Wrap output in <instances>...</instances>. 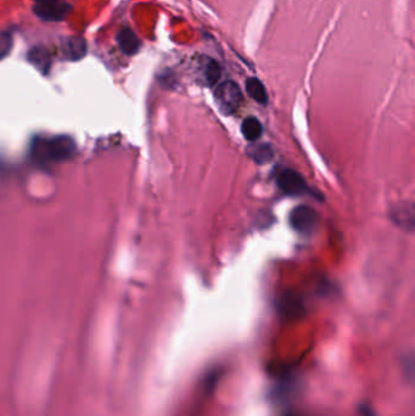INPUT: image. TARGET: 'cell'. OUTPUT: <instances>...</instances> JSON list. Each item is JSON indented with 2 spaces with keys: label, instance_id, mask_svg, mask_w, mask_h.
Segmentation results:
<instances>
[{
  "label": "cell",
  "instance_id": "6da1fadb",
  "mask_svg": "<svg viewBox=\"0 0 415 416\" xmlns=\"http://www.w3.org/2000/svg\"><path fill=\"white\" fill-rule=\"evenodd\" d=\"M77 151L74 139L66 135L37 137L30 146V160L40 167H48L69 160Z\"/></svg>",
  "mask_w": 415,
  "mask_h": 416
},
{
  "label": "cell",
  "instance_id": "7a4b0ae2",
  "mask_svg": "<svg viewBox=\"0 0 415 416\" xmlns=\"http://www.w3.org/2000/svg\"><path fill=\"white\" fill-rule=\"evenodd\" d=\"M215 99L222 112L229 115L240 108L242 93L237 83L233 81H225L217 87Z\"/></svg>",
  "mask_w": 415,
  "mask_h": 416
},
{
  "label": "cell",
  "instance_id": "3957f363",
  "mask_svg": "<svg viewBox=\"0 0 415 416\" xmlns=\"http://www.w3.org/2000/svg\"><path fill=\"white\" fill-rule=\"evenodd\" d=\"M289 221L291 228L299 234L309 235L318 226V214L309 206L301 204L291 211Z\"/></svg>",
  "mask_w": 415,
  "mask_h": 416
},
{
  "label": "cell",
  "instance_id": "277c9868",
  "mask_svg": "<svg viewBox=\"0 0 415 416\" xmlns=\"http://www.w3.org/2000/svg\"><path fill=\"white\" fill-rule=\"evenodd\" d=\"M275 179L278 187L283 192H285L286 195L299 196L308 192L307 183L305 182L302 175L297 173L295 169H278Z\"/></svg>",
  "mask_w": 415,
  "mask_h": 416
},
{
  "label": "cell",
  "instance_id": "5b68a950",
  "mask_svg": "<svg viewBox=\"0 0 415 416\" xmlns=\"http://www.w3.org/2000/svg\"><path fill=\"white\" fill-rule=\"evenodd\" d=\"M35 13L45 21H61L69 15L71 5L66 0H35Z\"/></svg>",
  "mask_w": 415,
  "mask_h": 416
},
{
  "label": "cell",
  "instance_id": "8992f818",
  "mask_svg": "<svg viewBox=\"0 0 415 416\" xmlns=\"http://www.w3.org/2000/svg\"><path fill=\"white\" fill-rule=\"evenodd\" d=\"M117 42L122 52L130 57L137 54L142 47V42L139 40L138 35H135L130 28H123L120 30V33L117 35Z\"/></svg>",
  "mask_w": 415,
  "mask_h": 416
},
{
  "label": "cell",
  "instance_id": "52a82bcc",
  "mask_svg": "<svg viewBox=\"0 0 415 416\" xmlns=\"http://www.w3.org/2000/svg\"><path fill=\"white\" fill-rule=\"evenodd\" d=\"M62 50L69 60H81L87 54V43L82 37H69L62 45Z\"/></svg>",
  "mask_w": 415,
  "mask_h": 416
},
{
  "label": "cell",
  "instance_id": "ba28073f",
  "mask_svg": "<svg viewBox=\"0 0 415 416\" xmlns=\"http://www.w3.org/2000/svg\"><path fill=\"white\" fill-rule=\"evenodd\" d=\"M28 61L35 69H39L42 74H47L52 66V59L47 49L43 47H35L28 52Z\"/></svg>",
  "mask_w": 415,
  "mask_h": 416
},
{
  "label": "cell",
  "instance_id": "9c48e42d",
  "mask_svg": "<svg viewBox=\"0 0 415 416\" xmlns=\"http://www.w3.org/2000/svg\"><path fill=\"white\" fill-rule=\"evenodd\" d=\"M241 133L249 141H256L262 137L263 126L256 117H247L241 125Z\"/></svg>",
  "mask_w": 415,
  "mask_h": 416
},
{
  "label": "cell",
  "instance_id": "30bf717a",
  "mask_svg": "<svg viewBox=\"0 0 415 416\" xmlns=\"http://www.w3.org/2000/svg\"><path fill=\"white\" fill-rule=\"evenodd\" d=\"M246 91L247 94L251 96L256 103L262 105L267 104L268 94H267V91L264 88L263 83L261 82L260 79H255V77L247 79Z\"/></svg>",
  "mask_w": 415,
  "mask_h": 416
},
{
  "label": "cell",
  "instance_id": "8fae6325",
  "mask_svg": "<svg viewBox=\"0 0 415 416\" xmlns=\"http://www.w3.org/2000/svg\"><path fill=\"white\" fill-rule=\"evenodd\" d=\"M394 219L399 226L411 229L414 226V213L413 207H398L394 209Z\"/></svg>",
  "mask_w": 415,
  "mask_h": 416
},
{
  "label": "cell",
  "instance_id": "7c38bea8",
  "mask_svg": "<svg viewBox=\"0 0 415 416\" xmlns=\"http://www.w3.org/2000/svg\"><path fill=\"white\" fill-rule=\"evenodd\" d=\"M249 154L258 163H266V162L272 160L273 157L272 148L267 144H260V145L252 146Z\"/></svg>",
  "mask_w": 415,
  "mask_h": 416
},
{
  "label": "cell",
  "instance_id": "4fadbf2b",
  "mask_svg": "<svg viewBox=\"0 0 415 416\" xmlns=\"http://www.w3.org/2000/svg\"><path fill=\"white\" fill-rule=\"evenodd\" d=\"M221 67L217 64V61L211 60L206 66V71H205V79L208 81L210 86H215L217 82L221 79Z\"/></svg>",
  "mask_w": 415,
  "mask_h": 416
},
{
  "label": "cell",
  "instance_id": "5bb4252c",
  "mask_svg": "<svg viewBox=\"0 0 415 416\" xmlns=\"http://www.w3.org/2000/svg\"><path fill=\"white\" fill-rule=\"evenodd\" d=\"M13 47V37L9 32L0 33V60L9 55L10 50Z\"/></svg>",
  "mask_w": 415,
  "mask_h": 416
}]
</instances>
